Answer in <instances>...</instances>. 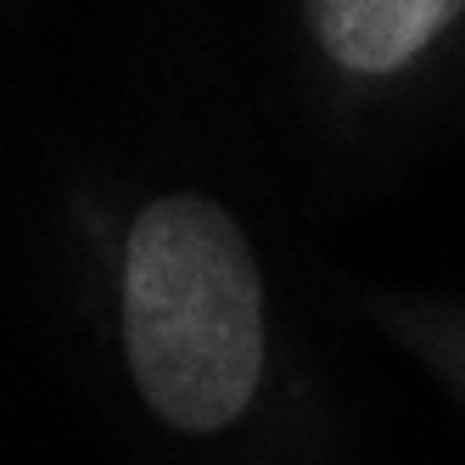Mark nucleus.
Instances as JSON below:
<instances>
[{
	"label": "nucleus",
	"mask_w": 465,
	"mask_h": 465,
	"mask_svg": "<svg viewBox=\"0 0 465 465\" xmlns=\"http://www.w3.org/2000/svg\"><path fill=\"white\" fill-rule=\"evenodd\" d=\"M124 353L152 415L180 431L230 426L263 376V281L208 196H157L124 252Z\"/></svg>",
	"instance_id": "f257e3e1"
},
{
	"label": "nucleus",
	"mask_w": 465,
	"mask_h": 465,
	"mask_svg": "<svg viewBox=\"0 0 465 465\" xmlns=\"http://www.w3.org/2000/svg\"><path fill=\"white\" fill-rule=\"evenodd\" d=\"M465 12V0H309L320 51L348 74H398Z\"/></svg>",
	"instance_id": "f03ea898"
}]
</instances>
